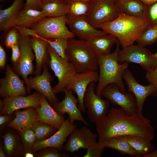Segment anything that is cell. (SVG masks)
<instances>
[{
	"instance_id": "cell-1",
	"label": "cell",
	"mask_w": 157,
	"mask_h": 157,
	"mask_svg": "<svg viewBox=\"0 0 157 157\" xmlns=\"http://www.w3.org/2000/svg\"><path fill=\"white\" fill-rule=\"evenodd\" d=\"M98 142L122 135L140 136L151 141L154 130L148 118L136 113L129 115L123 109L112 107L107 115L96 123Z\"/></svg>"
},
{
	"instance_id": "cell-2",
	"label": "cell",
	"mask_w": 157,
	"mask_h": 157,
	"mask_svg": "<svg viewBox=\"0 0 157 157\" xmlns=\"http://www.w3.org/2000/svg\"><path fill=\"white\" fill-rule=\"evenodd\" d=\"M149 26L146 18L121 13L115 19L103 23L97 28L116 37L124 48L133 44Z\"/></svg>"
},
{
	"instance_id": "cell-3",
	"label": "cell",
	"mask_w": 157,
	"mask_h": 157,
	"mask_svg": "<svg viewBox=\"0 0 157 157\" xmlns=\"http://www.w3.org/2000/svg\"><path fill=\"white\" fill-rule=\"evenodd\" d=\"M116 44V48L113 52L98 55L99 73L96 93L100 97L103 89L107 85L112 83L117 84L121 92H125L122 74L124 71L128 68L129 63H119L118 57L120 44L119 42Z\"/></svg>"
},
{
	"instance_id": "cell-4",
	"label": "cell",
	"mask_w": 157,
	"mask_h": 157,
	"mask_svg": "<svg viewBox=\"0 0 157 157\" xmlns=\"http://www.w3.org/2000/svg\"><path fill=\"white\" fill-rule=\"evenodd\" d=\"M66 54L68 60L77 73L97 71L98 69V55L87 41L69 39Z\"/></svg>"
},
{
	"instance_id": "cell-5",
	"label": "cell",
	"mask_w": 157,
	"mask_h": 157,
	"mask_svg": "<svg viewBox=\"0 0 157 157\" xmlns=\"http://www.w3.org/2000/svg\"><path fill=\"white\" fill-rule=\"evenodd\" d=\"M47 51L49 57V64L58 80V83L52 87L56 94L67 89L77 72L70 62L60 57L49 45Z\"/></svg>"
},
{
	"instance_id": "cell-6",
	"label": "cell",
	"mask_w": 157,
	"mask_h": 157,
	"mask_svg": "<svg viewBox=\"0 0 157 157\" xmlns=\"http://www.w3.org/2000/svg\"><path fill=\"white\" fill-rule=\"evenodd\" d=\"M67 20V15L46 17L31 29L39 36L48 39L74 38L75 36L66 26Z\"/></svg>"
},
{
	"instance_id": "cell-7",
	"label": "cell",
	"mask_w": 157,
	"mask_h": 157,
	"mask_svg": "<svg viewBox=\"0 0 157 157\" xmlns=\"http://www.w3.org/2000/svg\"><path fill=\"white\" fill-rule=\"evenodd\" d=\"M153 54L144 47L133 44L120 49L118 61L119 64L124 62L137 63L146 71H150L157 65V59Z\"/></svg>"
},
{
	"instance_id": "cell-8",
	"label": "cell",
	"mask_w": 157,
	"mask_h": 157,
	"mask_svg": "<svg viewBox=\"0 0 157 157\" xmlns=\"http://www.w3.org/2000/svg\"><path fill=\"white\" fill-rule=\"evenodd\" d=\"M120 12L114 0H92L86 18L95 28L105 22L117 17Z\"/></svg>"
},
{
	"instance_id": "cell-9",
	"label": "cell",
	"mask_w": 157,
	"mask_h": 157,
	"mask_svg": "<svg viewBox=\"0 0 157 157\" xmlns=\"http://www.w3.org/2000/svg\"><path fill=\"white\" fill-rule=\"evenodd\" d=\"M94 82L90 83L88 86L84 97V104L87 109L88 117L92 123L106 116L108 114L110 101L103 99L95 92Z\"/></svg>"
},
{
	"instance_id": "cell-10",
	"label": "cell",
	"mask_w": 157,
	"mask_h": 157,
	"mask_svg": "<svg viewBox=\"0 0 157 157\" xmlns=\"http://www.w3.org/2000/svg\"><path fill=\"white\" fill-rule=\"evenodd\" d=\"M101 95L113 105L120 106L129 115L137 113V102L134 95L129 91L122 92L115 83L107 85L102 90Z\"/></svg>"
},
{
	"instance_id": "cell-11",
	"label": "cell",
	"mask_w": 157,
	"mask_h": 157,
	"mask_svg": "<svg viewBox=\"0 0 157 157\" xmlns=\"http://www.w3.org/2000/svg\"><path fill=\"white\" fill-rule=\"evenodd\" d=\"M18 44L20 55L17 62L14 65L13 69L23 79L25 84L28 76L33 73V62L35 58L33 52L31 38L19 33Z\"/></svg>"
},
{
	"instance_id": "cell-12",
	"label": "cell",
	"mask_w": 157,
	"mask_h": 157,
	"mask_svg": "<svg viewBox=\"0 0 157 157\" xmlns=\"http://www.w3.org/2000/svg\"><path fill=\"white\" fill-rule=\"evenodd\" d=\"M43 72L40 75L28 78L26 83L27 92L35 89L43 95L53 106L59 102L53 92L51 82L53 77L50 74L46 64L44 65Z\"/></svg>"
},
{
	"instance_id": "cell-13",
	"label": "cell",
	"mask_w": 157,
	"mask_h": 157,
	"mask_svg": "<svg viewBox=\"0 0 157 157\" xmlns=\"http://www.w3.org/2000/svg\"><path fill=\"white\" fill-rule=\"evenodd\" d=\"M122 78L125 81L128 91L132 93L135 98L137 113L142 114V108L145 101L149 96H157V89L151 83L147 85L140 84L128 68L123 72Z\"/></svg>"
},
{
	"instance_id": "cell-14",
	"label": "cell",
	"mask_w": 157,
	"mask_h": 157,
	"mask_svg": "<svg viewBox=\"0 0 157 157\" xmlns=\"http://www.w3.org/2000/svg\"><path fill=\"white\" fill-rule=\"evenodd\" d=\"M42 94L37 91L27 96H18L4 98L0 100L1 113L10 115L21 108H36L40 105Z\"/></svg>"
},
{
	"instance_id": "cell-15",
	"label": "cell",
	"mask_w": 157,
	"mask_h": 157,
	"mask_svg": "<svg viewBox=\"0 0 157 157\" xmlns=\"http://www.w3.org/2000/svg\"><path fill=\"white\" fill-rule=\"evenodd\" d=\"M87 126L74 129L64 147L65 151L72 153L80 149H86L98 142L97 134L93 133Z\"/></svg>"
},
{
	"instance_id": "cell-16",
	"label": "cell",
	"mask_w": 157,
	"mask_h": 157,
	"mask_svg": "<svg viewBox=\"0 0 157 157\" xmlns=\"http://www.w3.org/2000/svg\"><path fill=\"white\" fill-rule=\"evenodd\" d=\"M99 78V74L97 71L77 73L67 86V89L71 90L76 94L78 107L84 113L85 112L84 97L87 87L90 83L98 81Z\"/></svg>"
},
{
	"instance_id": "cell-17",
	"label": "cell",
	"mask_w": 157,
	"mask_h": 157,
	"mask_svg": "<svg viewBox=\"0 0 157 157\" xmlns=\"http://www.w3.org/2000/svg\"><path fill=\"white\" fill-rule=\"evenodd\" d=\"M76 127L74 122L69 117L65 120L61 127L53 134L47 139L36 142L33 147L32 152L35 153L46 147H53L61 150L67 138Z\"/></svg>"
},
{
	"instance_id": "cell-18",
	"label": "cell",
	"mask_w": 157,
	"mask_h": 157,
	"mask_svg": "<svg viewBox=\"0 0 157 157\" xmlns=\"http://www.w3.org/2000/svg\"><path fill=\"white\" fill-rule=\"evenodd\" d=\"M0 95L4 98L26 95L24 82L8 65L6 67L5 76L0 79Z\"/></svg>"
},
{
	"instance_id": "cell-19",
	"label": "cell",
	"mask_w": 157,
	"mask_h": 157,
	"mask_svg": "<svg viewBox=\"0 0 157 157\" xmlns=\"http://www.w3.org/2000/svg\"><path fill=\"white\" fill-rule=\"evenodd\" d=\"M67 24L70 31L81 40L88 41L95 37L108 33L97 29L88 21L86 17L67 15Z\"/></svg>"
},
{
	"instance_id": "cell-20",
	"label": "cell",
	"mask_w": 157,
	"mask_h": 157,
	"mask_svg": "<svg viewBox=\"0 0 157 157\" xmlns=\"http://www.w3.org/2000/svg\"><path fill=\"white\" fill-rule=\"evenodd\" d=\"M63 92L65 94L63 99L53 106V108L61 116L65 113L67 114L71 122L79 121L86 126L88 125V123L83 117L81 111L78 107L77 98L73 95L72 91L65 89Z\"/></svg>"
},
{
	"instance_id": "cell-21",
	"label": "cell",
	"mask_w": 157,
	"mask_h": 157,
	"mask_svg": "<svg viewBox=\"0 0 157 157\" xmlns=\"http://www.w3.org/2000/svg\"><path fill=\"white\" fill-rule=\"evenodd\" d=\"M37 120L49 124L58 129L65 120L49 104L46 97L42 95L40 106L35 108Z\"/></svg>"
},
{
	"instance_id": "cell-22",
	"label": "cell",
	"mask_w": 157,
	"mask_h": 157,
	"mask_svg": "<svg viewBox=\"0 0 157 157\" xmlns=\"http://www.w3.org/2000/svg\"><path fill=\"white\" fill-rule=\"evenodd\" d=\"M24 0H14L8 7L0 10V30L6 32L16 25L19 13L22 9Z\"/></svg>"
},
{
	"instance_id": "cell-23",
	"label": "cell",
	"mask_w": 157,
	"mask_h": 157,
	"mask_svg": "<svg viewBox=\"0 0 157 157\" xmlns=\"http://www.w3.org/2000/svg\"><path fill=\"white\" fill-rule=\"evenodd\" d=\"M14 119L7 124L8 127L21 130L30 128L37 120V114L35 108H30L23 111L17 110Z\"/></svg>"
},
{
	"instance_id": "cell-24",
	"label": "cell",
	"mask_w": 157,
	"mask_h": 157,
	"mask_svg": "<svg viewBox=\"0 0 157 157\" xmlns=\"http://www.w3.org/2000/svg\"><path fill=\"white\" fill-rule=\"evenodd\" d=\"M31 42L35 58V73L36 75H40L44 64H49V57L47 51L49 44L45 41L35 37L32 36Z\"/></svg>"
},
{
	"instance_id": "cell-25",
	"label": "cell",
	"mask_w": 157,
	"mask_h": 157,
	"mask_svg": "<svg viewBox=\"0 0 157 157\" xmlns=\"http://www.w3.org/2000/svg\"><path fill=\"white\" fill-rule=\"evenodd\" d=\"M115 2L121 13L146 19L148 5L141 0H117Z\"/></svg>"
},
{
	"instance_id": "cell-26",
	"label": "cell",
	"mask_w": 157,
	"mask_h": 157,
	"mask_svg": "<svg viewBox=\"0 0 157 157\" xmlns=\"http://www.w3.org/2000/svg\"><path fill=\"white\" fill-rule=\"evenodd\" d=\"M87 41L90 47L97 55L110 53L113 46L119 42L117 38L108 33L95 37Z\"/></svg>"
},
{
	"instance_id": "cell-27",
	"label": "cell",
	"mask_w": 157,
	"mask_h": 157,
	"mask_svg": "<svg viewBox=\"0 0 157 157\" xmlns=\"http://www.w3.org/2000/svg\"><path fill=\"white\" fill-rule=\"evenodd\" d=\"M115 138L126 142L140 154L141 157H144L155 150L151 141L140 136L126 135L117 136Z\"/></svg>"
},
{
	"instance_id": "cell-28",
	"label": "cell",
	"mask_w": 157,
	"mask_h": 157,
	"mask_svg": "<svg viewBox=\"0 0 157 157\" xmlns=\"http://www.w3.org/2000/svg\"><path fill=\"white\" fill-rule=\"evenodd\" d=\"M45 17L42 10L24 8L19 13L16 26L31 28Z\"/></svg>"
},
{
	"instance_id": "cell-29",
	"label": "cell",
	"mask_w": 157,
	"mask_h": 157,
	"mask_svg": "<svg viewBox=\"0 0 157 157\" xmlns=\"http://www.w3.org/2000/svg\"><path fill=\"white\" fill-rule=\"evenodd\" d=\"M101 147L116 150L123 154H128L133 157H141L140 154L125 141L115 138H109L98 142Z\"/></svg>"
},
{
	"instance_id": "cell-30",
	"label": "cell",
	"mask_w": 157,
	"mask_h": 157,
	"mask_svg": "<svg viewBox=\"0 0 157 157\" xmlns=\"http://www.w3.org/2000/svg\"><path fill=\"white\" fill-rule=\"evenodd\" d=\"M68 0L51 2L43 4L42 11L46 17H56L67 15Z\"/></svg>"
},
{
	"instance_id": "cell-31",
	"label": "cell",
	"mask_w": 157,
	"mask_h": 157,
	"mask_svg": "<svg viewBox=\"0 0 157 157\" xmlns=\"http://www.w3.org/2000/svg\"><path fill=\"white\" fill-rule=\"evenodd\" d=\"M28 35L45 41L59 55L63 58L68 60L66 56V51L69 39L61 38L55 39H48L39 36L32 29L29 31Z\"/></svg>"
},
{
	"instance_id": "cell-32",
	"label": "cell",
	"mask_w": 157,
	"mask_h": 157,
	"mask_svg": "<svg viewBox=\"0 0 157 157\" xmlns=\"http://www.w3.org/2000/svg\"><path fill=\"white\" fill-rule=\"evenodd\" d=\"M90 5L91 2L78 0H68L67 15L86 17L90 10Z\"/></svg>"
},
{
	"instance_id": "cell-33",
	"label": "cell",
	"mask_w": 157,
	"mask_h": 157,
	"mask_svg": "<svg viewBox=\"0 0 157 157\" xmlns=\"http://www.w3.org/2000/svg\"><path fill=\"white\" fill-rule=\"evenodd\" d=\"M31 128L35 134L36 142L47 139L53 134L57 130L51 125L39 121L35 122Z\"/></svg>"
},
{
	"instance_id": "cell-34",
	"label": "cell",
	"mask_w": 157,
	"mask_h": 157,
	"mask_svg": "<svg viewBox=\"0 0 157 157\" xmlns=\"http://www.w3.org/2000/svg\"><path fill=\"white\" fill-rule=\"evenodd\" d=\"M138 44L145 47L154 44L157 42V24L149 27L136 41Z\"/></svg>"
},
{
	"instance_id": "cell-35",
	"label": "cell",
	"mask_w": 157,
	"mask_h": 157,
	"mask_svg": "<svg viewBox=\"0 0 157 157\" xmlns=\"http://www.w3.org/2000/svg\"><path fill=\"white\" fill-rule=\"evenodd\" d=\"M19 131L24 152H32L33 147L36 142V137L34 133L31 128L23 129Z\"/></svg>"
},
{
	"instance_id": "cell-36",
	"label": "cell",
	"mask_w": 157,
	"mask_h": 157,
	"mask_svg": "<svg viewBox=\"0 0 157 157\" xmlns=\"http://www.w3.org/2000/svg\"><path fill=\"white\" fill-rule=\"evenodd\" d=\"M3 142L7 154L9 156L12 155L17 146V140L15 135L11 133H7L3 137Z\"/></svg>"
},
{
	"instance_id": "cell-37",
	"label": "cell",
	"mask_w": 157,
	"mask_h": 157,
	"mask_svg": "<svg viewBox=\"0 0 157 157\" xmlns=\"http://www.w3.org/2000/svg\"><path fill=\"white\" fill-rule=\"evenodd\" d=\"M9 31L6 37L5 44L7 48L11 49L13 46L18 44L19 33L15 27Z\"/></svg>"
},
{
	"instance_id": "cell-38",
	"label": "cell",
	"mask_w": 157,
	"mask_h": 157,
	"mask_svg": "<svg viewBox=\"0 0 157 157\" xmlns=\"http://www.w3.org/2000/svg\"><path fill=\"white\" fill-rule=\"evenodd\" d=\"M146 19L149 23V27L157 24V1L148 5Z\"/></svg>"
},
{
	"instance_id": "cell-39",
	"label": "cell",
	"mask_w": 157,
	"mask_h": 157,
	"mask_svg": "<svg viewBox=\"0 0 157 157\" xmlns=\"http://www.w3.org/2000/svg\"><path fill=\"white\" fill-rule=\"evenodd\" d=\"M39 152L37 156L39 157H67L69 154L64 152H61L57 149L53 147H46Z\"/></svg>"
},
{
	"instance_id": "cell-40",
	"label": "cell",
	"mask_w": 157,
	"mask_h": 157,
	"mask_svg": "<svg viewBox=\"0 0 157 157\" xmlns=\"http://www.w3.org/2000/svg\"><path fill=\"white\" fill-rule=\"evenodd\" d=\"M104 148L101 147L98 142L90 146L87 149L86 154L83 157H100L104 151Z\"/></svg>"
},
{
	"instance_id": "cell-41",
	"label": "cell",
	"mask_w": 157,
	"mask_h": 157,
	"mask_svg": "<svg viewBox=\"0 0 157 157\" xmlns=\"http://www.w3.org/2000/svg\"><path fill=\"white\" fill-rule=\"evenodd\" d=\"M145 77L148 81L154 85L157 89V65L154 69L147 71Z\"/></svg>"
},
{
	"instance_id": "cell-42",
	"label": "cell",
	"mask_w": 157,
	"mask_h": 157,
	"mask_svg": "<svg viewBox=\"0 0 157 157\" xmlns=\"http://www.w3.org/2000/svg\"><path fill=\"white\" fill-rule=\"evenodd\" d=\"M42 5L41 0H26L24 8L42 10Z\"/></svg>"
},
{
	"instance_id": "cell-43",
	"label": "cell",
	"mask_w": 157,
	"mask_h": 157,
	"mask_svg": "<svg viewBox=\"0 0 157 157\" xmlns=\"http://www.w3.org/2000/svg\"><path fill=\"white\" fill-rule=\"evenodd\" d=\"M11 60L13 65L18 61L20 55V51L19 44L13 46L12 48Z\"/></svg>"
},
{
	"instance_id": "cell-44",
	"label": "cell",
	"mask_w": 157,
	"mask_h": 157,
	"mask_svg": "<svg viewBox=\"0 0 157 157\" xmlns=\"http://www.w3.org/2000/svg\"><path fill=\"white\" fill-rule=\"evenodd\" d=\"M6 61V55L4 49L2 46L0 45V67L1 69L4 68Z\"/></svg>"
},
{
	"instance_id": "cell-45",
	"label": "cell",
	"mask_w": 157,
	"mask_h": 157,
	"mask_svg": "<svg viewBox=\"0 0 157 157\" xmlns=\"http://www.w3.org/2000/svg\"><path fill=\"white\" fill-rule=\"evenodd\" d=\"M10 115H3L0 116V125L1 126L7 122L10 119Z\"/></svg>"
},
{
	"instance_id": "cell-46",
	"label": "cell",
	"mask_w": 157,
	"mask_h": 157,
	"mask_svg": "<svg viewBox=\"0 0 157 157\" xmlns=\"http://www.w3.org/2000/svg\"><path fill=\"white\" fill-rule=\"evenodd\" d=\"M157 157V149L156 151L151 152L146 155L144 157Z\"/></svg>"
},
{
	"instance_id": "cell-47",
	"label": "cell",
	"mask_w": 157,
	"mask_h": 157,
	"mask_svg": "<svg viewBox=\"0 0 157 157\" xmlns=\"http://www.w3.org/2000/svg\"><path fill=\"white\" fill-rule=\"evenodd\" d=\"M144 2L147 5L151 4L156 1H157V0H140Z\"/></svg>"
},
{
	"instance_id": "cell-48",
	"label": "cell",
	"mask_w": 157,
	"mask_h": 157,
	"mask_svg": "<svg viewBox=\"0 0 157 157\" xmlns=\"http://www.w3.org/2000/svg\"><path fill=\"white\" fill-rule=\"evenodd\" d=\"M6 156V155L5 154L3 151V148L2 144H1L0 146V157H5Z\"/></svg>"
},
{
	"instance_id": "cell-49",
	"label": "cell",
	"mask_w": 157,
	"mask_h": 157,
	"mask_svg": "<svg viewBox=\"0 0 157 157\" xmlns=\"http://www.w3.org/2000/svg\"><path fill=\"white\" fill-rule=\"evenodd\" d=\"M62 0H41L42 3L43 4L46 3L54 1H59Z\"/></svg>"
},
{
	"instance_id": "cell-50",
	"label": "cell",
	"mask_w": 157,
	"mask_h": 157,
	"mask_svg": "<svg viewBox=\"0 0 157 157\" xmlns=\"http://www.w3.org/2000/svg\"><path fill=\"white\" fill-rule=\"evenodd\" d=\"M24 156L25 157H33L34 155L32 152H27L25 153Z\"/></svg>"
},
{
	"instance_id": "cell-51",
	"label": "cell",
	"mask_w": 157,
	"mask_h": 157,
	"mask_svg": "<svg viewBox=\"0 0 157 157\" xmlns=\"http://www.w3.org/2000/svg\"><path fill=\"white\" fill-rule=\"evenodd\" d=\"M81 1L83 2H87V3H90L91 2L92 0H78Z\"/></svg>"
},
{
	"instance_id": "cell-52",
	"label": "cell",
	"mask_w": 157,
	"mask_h": 157,
	"mask_svg": "<svg viewBox=\"0 0 157 157\" xmlns=\"http://www.w3.org/2000/svg\"><path fill=\"white\" fill-rule=\"evenodd\" d=\"M153 56L157 59V52L153 54Z\"/></svg>"
},
{
	"instance_id": "cell-53",
	"label": "cell",
	"mask_w": 157,
	"mask_h": 157,
	"mask_svg": "<svg viewBox=\"0 0 157 157\" xmlns=\"http://www.w3.org/2000/svg\"><path fill=\"white\" fill-rule=\"evenodd\" d=\"M8 0H0V2H3L5 1H6Z\"/></svg>"
},
{
	"instance_id": "cell-54",
	"label": "cell",
	"mask_w": 157,
	"mask_h": 157,
	"mask_svg": "<svg viewBox=\"0 0 157 157\" xmlns=\"http://www.w3.org/2000/svg\"><path fill=\"white\" fill-rule=\"evenodd\" d=\"M115 1V2L117 0H114Z\"/></svg>"
}]
</instances>
